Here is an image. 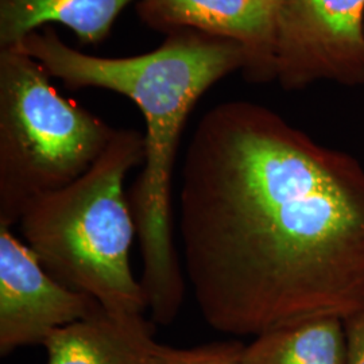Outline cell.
I'll return each mask as SVG.
<instances>
[{"label":"cell","mask_w":364,"mask_h":364,"mask_svg":"<svg viewBox=\"0 0 364 364\" xmlns=\"http://www.w3.org/2000/svg\"><path fill=\"white\" fill-rule=\"evenodd\" d=\"M182 267L210 328L259 336L364 311V168L263 105L203 117L178 196Z\"/></svg>","instance_id":"6da1fadb"},{"label":"cell","mask_w":364,"mask_h":364,"mask_svg":"<svg viewBox=\"0 0 364 364\" xmlns=\"http://www.w3.org/2000/svg\"><path fill=\"white\" fill-rule=\"evenodd\" d=\"M39 61L70 88H102L130 97L146 123L144 170L129 200L141 243L149 312L170 326L181 309L186 281L174 236L173 174L185 122L219 80L247 68L245 49L195 30L171 33L162 46L135 57L78 52L54 31L31 33L15 48Z\"/></svg>","instance_id":"7a4b0ae2"},{"label":"cell","mask_w":364,"mask_h":364,"mask_svg":"<svg viewBox=\"0 0 364 364\" xmlns=\"http://www.w3.org/2000/svg\"><path fill=\"white\" fill-rule=\"evenodd\" d=\"M144 159V135L117 130L91 169L33 201L21 219L26 245L43 269L109 312L149 311L144 287L131 270L138 234L124 192L127 174Z\"/></svg>","instance_id":"3957f363"},{"label":"cell","mask_w":364,"mask_h":364,"mask_svg":"<svg viewBox=\"0 0 364 364\" xmlns=\"http://www.w3.org/2000/svg\"><path fill=\"white\" fill-rule=\"evenodd\" d=\"M19 49L0 50V225L21 221L39 197L76 181L117 131L58 93Z\"/></svg>","instance_id":"277c9868"},{"label":"cell","mask_w":364,"mask_h":364,"mask_svg":"<svg viewBox=\"0 0 364 364\" xmlns=\"http://www.w3.org/2000/svg\"><path fill=\"white\" fill-rule=\"evenodd\" d=\"M274 78L364 84V0H274Z\"/></svg>","instance_id":"5b68a950"},{"label":"cell","mask_w":364,"mask_h":364,"mask_svg":"<svg viewBox=\"0 0 364 364\" xmlns=\"http://www.w3.org/2000/svg\"><path fill=\"white\" fill-rule=\"evenodd\" d=\"M103 306L63 285L37 255L0 225V353L43 344L55 329L85 318Z\"/></svg>","instance_id":"8992f818"},{"label":"cell","mask_w":364,"mask_h":364,"mask_svg":"<svg viewBox=\"0 0 364 364\" xmlns=\"http://www.w3.org/2000/svg\"><path fill=\"white\" fill-rule=\"evenodd\" d=\"M274 0H139L149 26L176 33L195 30L239 43L247 54L246 73L255 81L274 78Z\"/></svg>","instance_id":"52a82bcc"},{"label":"cell","mask_w":364,"mask_h":364,"mask_svg":"<svg viewBox=\"0 0 364 364\" xmlns=\"http://www.w3.org/2000/svg\"><path fill=\"white\" fill-rule=\"evenodd\" d=\"M154 326L144 314L102 308L48 336L46 364H153Z\"/></svg>","instance_id":"ba28073f"},{"label":"cell","mask_w":364,"mask_h":364,"mask_svg":"<svg viewBox=\"0 0 364 364\" xmlns=\"http://www.w3.org/2000/svg\"><path fill=\"white\" fill-rule=\"evenodd\" d=\"M131 1L134 0H0V50L18 48L45 23L70 28L82 43H99Z\"/></svg>","instance_id":"9c48e42d"},{"label":"cell","mask_w":364,"mask_h":364,"mask_svg":"<svg viewBox=\"0 0 364 364\" xmlns=\"http://www.w3.org/2000/svg\"><path fill=\"white\" fill-rule=\"evenodd\" d=\"M347 338L338 317L313 318L264 332L245 346L243 364H346Z\"/></svg>","instance_id":"30bf717a"},{"label":"cell","mask_w":364,"mask_h":364,"mask_svg":"<svg viewBox=\"0 0 364 364\" xmlns=\"http://www.w3.org/2000/svg\"><path fill=\"white\" fill-rule=\"evenodd\" d=\"M243 348L239 341H218L188 348L158 343L153 364H243Z\"/></svg>","instance_id":"8fae6325"},{"label":"cell","mask_w":364,"mask_h":364,"mask_svg":"<svg viewBox=\"0 0 364 364\" xmlns=\"http://www.w3.org/2000/svg\"><path fill=\"white\" fill-rule=\"evenodd\" d=\"M347 338L346 364H364V311L344 318Z\"/></svg>","instance_id":"7c38bea8"}]
</instances>
